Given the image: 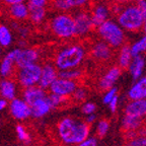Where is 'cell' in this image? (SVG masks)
Returning <instances> with one entry per match:
<instances>
[{
	"instance_id": "4316f807",
	"label": "cell",
	"mask_w": 146,
	"mask_h": 146,
	"mask_svg": "<svg viewBox=\"0 0 146 146\" xmlns=\"http://www.w3.org/2000/svg\"><path fill=\"white\" fill-rule=\"evenodd\" d=\"M130 50L132 53L133 57L134 56H140L143 53L146 52V35L135 41L130 45Z\"/></svg>"
},
{
	"instance_id": "7c38bea8",
	"label": "cell",
	"mask_w": 146,
	"mask_h": 146,
	"mask_svg": "<svg viewBox=\"0 0 146 146\" xmlns=\"http://www.w3.org/2000/svg\"><path fill=\"white\" fill-rule=\"evenodd\" d=\"M91 56L98 62H108L113 57V48L108 45L106 42L96 41L92 44L90 49Z\"/></svg>"
},
{
	"instance_id": "ffe728a7",
	"label": "cell",
	"mask_w": 146,
	"mask_h": 146,
	"mask_svg": "<svg viewBox=\"0 0 146 146\" xmlns=\"http://www.w3.org/2000/svg\"><path fill=\"white\" fill-rule=\"evenodd\" d=\"M47 96L46 91L44 88L40 87L39 85H34V86L25 87L23 91V98L31 106L36 100H41Z\"/></svg>"
},
{
	"instance_id": "f35d334b",
	"label": "cell",
	"mask_w": 146,
	"mask_h": 146,
	"mask_svg": "<svg viewBox=\"0 0 146 146\" xmlns=\"http://www.w3.org/2000/svg\"><path fill=\"white\" fill-rule=\"evenodd\" d=\"M49 0H27V4L30 6H40L46 7L48 4Z\"/></svg>"
},
{
	"instance_id": "30bf717a",
	"label": "cell",
	"mask_w": 146,
	"mask_h": 146,
	"mask_svg": "<svg viewBox=\"0 0 146 146\" xmlns=\"http://www.w3.org/2000/svg\"><path fill=\"white\" fill-rule=\"evenodd\" d=\"M40 59L39 51L35 48H18L15 59L16 68L27 66L31 64L38 63Z\"/></svg>"
},
{
	"instance_id": "d4e9b609",
	"label": "cell",
	"mask_w": 146,
	"mask_h": 146,
	"mask_svg": "<svg viewBox=\"0 0 146 146\" xmlns=\"http://www.w3.org/2000/svg\"><path fill=\"white\" fill-rule=\"evenodd\" d=\"M47 16L46 7L30 6L29 5V19L35 25H40L44 21Z\"/></svg>"
},
{
	"instance_id": "7bdbcfd3",
	"label": "cell",
	"mask_w": 146,
	"mask_h": 146,
	"mask_svg": "<svg viewBox=\"0 0 146 146\" xmlns=\"http://www.w3.org/2000/svg\"><path fill=\"white\" fill-rule=\"evenodd\" d=\"M27 0H2V2L4 3L5 5L9 6V5L12 4H16V3H21V2H25Z\"/></svg>"
},
{
	"instance_id": "44dd1931",
	"label": "cell",
	"mask_w": 146,
	"mask_h": 146,
	"mask_svg": "<svg viewBox=\"0 0 146 146\" xmlns=\"http://www.w3.org/2000/svg\"><path fill=\"white\" fill-rule=\"evenodd\" d=\"M127 69L129 70V73L133 80H136L141 77L143 75L144 69H145V60H144L143 56L142 55L134 56Z\"/></svg>"
},
{
	"instance_id": "4dcf8cb0",
	"label": "cell",
	"mask_w": 146,
	"mask_h": 146,
	"mask_svg": "<svg viewBox=\"0 0 146 146\" xmlns=\"http://www.w3.org/2000/svg\"><path fill=\"white\" fill-rule=\"evenodd\" d=\"M47 96H48V100L53 110L57 109L58 107L62 106L66 102V98H63V96H60L55 94H51V92H50V94H48Z\"/></svg>"
},
{
	"instance_id": "d6a6232c",
	"label": "cell",
	"mask_w": 146,
	"mask_h": 146,
	"mask_svg": "<svg viewBox=\"0 0 146 146\" xmlns=\"http://www.w3.org/2000/svg\"><path fill=\"white\" fill-rule=\"evenodd\" d=\"M73 98L76 102H84L87 98V90L83 87H76L74 92L72 94Z\"/></svg>"
},
{
	"instance_id": "484cf974",
	"label": "cell",
	"mask_w": 146,
	"mask_h": 146,
	"mask_svg": "<svg viewBox=\"0 0 146 146\" xmlns=\"http://www.w3.org/2000/svg\"><path fill=\"white\" fill-rule=\"evenodd\" d=\"M13 42V35L7 25H0V47L7 48Z\"/></svg>"
},
{
	"instance_id": "2e32d148",
	"label": "cell",
	"mask_w": 146,
	"mask_h": 146,
	"mask_svg": "<svg viewBox=\"0 0 146 146\" xmlns=\"http://www.w3.org/2000/svg\"><path fill=\"white\" fill-rule=\"evenodd\" d=\"M125 115L139 119L146 118V98L130 100V102L125 107Z\"/></svg>"
},
{
	"instance_id": "b9f144b4",
	"label": "cell",
	"mask_w": 146,
	"mask_h": 146,
	"mask_svg": "<svg viewBox=\"0 0 146 146\" xmlns=\"http://www.w3.org/2000/svg\"><path fill=\"white\" fill-rule=\"evenodd\" d=\"M96 121V114L87 115L86 118H85V122H86V123L88 124V125H91V124H94Z\"/></svg>"
},
{
	"instance_id": "8fae6325",
	"label": "cell",
	"mask_w": 146,
	"mask_h": 146,
	"mask_svg": "<svg viewBox=\"0 0 146 146\" xmlns=\"http://www.w3.org/2000/svg\"><path fill=\"white\" fill-rule=\"evenodd\" d=\"M91 21L94 23V27L102 25L106 21L110 19L111 14H112V9L107 3L105 2H96V4L92 5L90 10Z\"/></svg>"
},
{
	"instance_id": "52a82bcc",
	"label": "cell",
	"mask_w": 146,
	"mask_h": 146,
	"mask_svg": "<svg viewBox=\"0 0 146 146\" xmlns=\"http://www.w3.org/2000/svg\"><path fill=\"white\" fill-rule=\"evenodd\" d=\"M74 25H75V33L76 36L84 38L87 36L94 31V25L91 21L90 13L85 10H78L73 14Z\"/></svg>"
},
{
	"instance_id": "277c9868",
	"label": "cell",
	"mask_w": 146,
	"mask_h": 146,
	"mask_svg": "<svg viewBox=\"0 0 146 146\" xmlns=\"http://www.w3.org/2000/svg\"><path fill=\"white\" fill-rule=\"evenodd\" d=\"M96 34L100 40L111 46L113 49H118L126 43L125 31L116 21L108 19L96 27Z\"/></svg>"
},
{
	"instance_id": "f1b7e54d",
	"label": "cell",
	"mask_w": 146,
	"mask_h": 146,
	"mask_svg": "<svg viewBox=\"0 0 146 146\" xmlns=\"http://www.w3.org/2000/svg\"><path fill=\"white\" fill-rule=\"evenodd\" d=\"M15 134L17 139L19 141L23 142V143H29L31 141V135L29 131L27 130V128L23 125H17L15 127Z\"/></svg>"
},
{
	"instance_id": "9c48e42d",
	"label": "cell",
	"mask_w": 146,
	"mask_h": 146,
	"mask_svg": "<svg viewBox=\"0 0 146 146\" xmlns=\"http://www.w3.org/2000/svg\"><path fill=\"white\" fill-rule=\"evenodd\" d=\"M76 87H77V82L76 81L65 79V78L58 76L53 81V83L50 85L48 89L50 90L51 94H55L60 96H63V98H67V96H72Z\"/></svg>"
},
{
	"instance_id": "bcb514c9",
	"label": "cell",
	"mask_w": 146,
	"mask_h": 146,
	"mask_svg": "<svg viewBox=\"0 0 146 146\" xmlns=\"http://www.w3.org/2000/svg\"><path fill=\"white\" fill-rule=\"evenodd\" d=\"M126 3H135L137 1V0H125Z\"/></svg>"
},
{
	"instance_id": "3957f363",
	"label": "cell",
	"mask_w": 146,
	"mask_h": 146,
	"mask_svg": "<svg viewBox=\"0 0 146 146\" xmlns=\"http://www.w3.org/2000/svg\"><path fill=\"white\" fill-rule=\"evenodd\" d=\"M116 10L117 23L125 32L137 33L142 30V25L144 21V14L141 12L138 6L134 3L130 4H118Z\"/></svg>"
},
{
	"instance_id": "8992f818",
	"label": "cell",
	"mask_w": 146,
	"mask_h": 146,
	"mask_svg": "<svg viewBox=\"0 0 146 146\" xmlns=\"http://www.w3.org/2000/svg\"><path fill=\"white\" fill-rule=\"evenodd\" d=\"M42 66L39 63H34L27 66L17 68L15 71V80L23 88L38 85L41 76Z\"/></svg>"
},
{
	"instance_id": "f6af8a7d",
	"label": "cell",
	"mask_w": 146,
	"mask_h": 146,
	"mask_svg": "<svg viewBox=\"0 0 146 146\" xmlns=\"http://www.w3.org/2000/svg\"><path fill=\"white\" fill-rule=\"evenodd\" d=\"M142 30H143L144 34L146 35V16L144 17V21H143V25H142Z\"/></svg>"
},
{
	"instance_id": "83f0119b",
	"label": "cell",
	"mask_w": 146,
	"mask_h": 146,
	"mask_svg": "<svg viewBox=\"0 0 146 146\" xmlns=\"http://www.w3.org/2000/svg\"><path fill=\"white\" fill-rule=\"evenodd\" d=\"M58 76L62 78H65V79L76 81V80H78L82 76V71L78 67H76V68L65 69V70H59L58 71Z\"/></svg>"
},
{
	"instance_id": "836d02e7",
	"label": "cell",
	"mask_w": 146,
	"mask_h": 146,
	"mask_svg": "<svg viewBox=\"0 0 146 146\" xmlns=\"http://www.w3.org/2000/svg\"><path fill=\"white\" fill-rule=\"evenodd\" d=\"M52 5L59 12H66L70 9L69 5L67 4L66 0H53Z\"/></svg>"
},
{
	"instance_id": "7a4b0ae2",
	"label": "cell",
	"mask_w": 146,
	"mask_h": 146,
	"mask_svg": "<svg viewBox=\"0 0 146 146\" xmlns=\"http://www.w3.org/2000/svg\"><path fill=\"white\" fill-rule=\"evenodd\" d=\"M86 57V49L82 44H70L61 48L55 55L54 65L59 70L79 67Z\"/></svg>"
},
{
	"instance_id": "74e56055",
	"label": "cell",
	"mask_w": 146,
	"mask_h": 146,
	"mask_svg": "<svg viewBox=\"0 0 146 146\" xmlns=\"http://www.w3.org/2000/svg\"><path fill=\"white\" fill-rule=\"evenodd\" d=\"M76 146H98V140L96 137H86L84 140L77 144Z\"/></svg>"
},
{
	"instance_id": "603a6c76",
	"label": "cell",
	"mask_w": 146,
	"mask_h": 146,
	"mask_svg": "<svg viewBox=\"0 0 146 146\" xmlns=\"http://www.w3.org/2000/svg\"><path fill=\"white\" fill-rule=\"evenodd\" d=\"M143 119L125 115L122 119V127L126 132H136L142 127Z\"/></svg>"
},
{
	"instance_id": "ac0fdd59",
	"label": "cell",
	"mask_w": 146,
	"mask_h": 146,
	"mask_svg": "<svg viewBox=\"0 0 146 146\" xmlns=\"http://www.w3.org/2000/svg\"><path fill=\"white\" fill-rule=\"evenodd\" d=\"M17 94V82L10 77L0 80V96L6 100H11L16 98Z\"/></svg>"
},
{
	"instance_id": "9a60e30c",
	"label": "cell",
	"mask_w": 146,
	"mask_h": 146,
	"mask_svg": "<svg viewBox=\"0 0 146 146\" xmlns=\"http://www.w3.org/2000/svg\"><path fill=\"white\" fill-rule=\"evenodd\" d=\"M122 75V69L119 66H113L106 71L98 82V87L102 90L106 91L115 85L117 81L120 79Z\"/></svg>"
},
{
	"instance_id": "7402d4cb",
	"label": "cell",
	"mask_w": 146,
	"mask_h": 146,
	"mask_svg": "<svg viewBox=\"0 0 146 146\" xmlns=\"http://www.w3.org/2000/svg\"><path fill=\"white\" fill-rule=\"evenodd\" d=\"M8 11L10 16L17 21L29 19V4L25 2L9 5Z\"/></svg>"
},
{
	"instance_id": "e0dca14e",
	"label": "cell",
	"mask_w": 146,
	"mask_h": 146,
	"mask_svg": "<svg viewBox=\"0 0 146 146\" xmlns=\"http://www.w3.org/2000/svg\"><path fill=\"white\" fill-rule=\"evenodd\" d=\"M48 96V94H47ZM46 96L45 98H41V100H36L34 104L30 106L31 108V117L35 119H42L46 117L49 113L52 111V107H51L50 103L48 100V96Z\"/></svg>"
},
{
	"instance_id": "ab89813d",
	"label": "cell",
	"mask_w": 146,
	"mask_h": 146,
	"mask_svg": "<svg viewBox=\"0 0 146 146\" xmlns=\"http://www.w3.org/2000/svg\"><path fill=\"white\" fill-rule=\"evenodd\" d=\"M108 105H109L111 112H112V113H116L117 109H118V106H119V96H118V94H117L116 96H114V98H113V100H111V102H110Z\"/></svg>"
},
{
	"instance_id": "4fadbf2b",
	"label": "cell",
	"mask_w": 146,
	"mask_h": 146,
	"mask_svg": "<svg viewBox=\"0 0 146 146\" xmlns=\"http://www.w3.org/2000/svg\"><path fill=\"white\" fill-rule=\"evenodd\" d=\"M18 48L9 51L0 60V76L2 78L11 77L15 72V59Z\"/></svg>"
},
{
	"instance_id": "1f68e13d",
	"label": "cell",
	"mask_w": 146,
	"mask_h": 146,
	"mask_svg": "<svg viewBox=\"0 0 146 146\" xmlns=\"http://www.w3.org/2000/svg\"><path fill=\"white\" fill-rule=\"evenodd\" d=\"M126 146H146V136L136 135L129 139Z\"/></svg>"
},
{
	"instance_id": "5b68a950",
	"label": "cell",
	"mask_w": 146,
	"mask_h": 146,
	"mask_svg": "<svg viewBox=\"0 0 146 146\" xmlns=\"http://www.w3.org/2000/svg\"><path fill=\"white\" fill-rule=\"evenodd\" d=\"M50 29L55 36L63 41L72 40L76 36L73 15L67 12H58L50 21Z\"/></svg>"
},
{
	"instance_id": "7dc6e473",
	"label": "cell",
	"mask_w": 146,
	"mask_h": 146,
	"mask_svg": "<svg viewBox=\"0 0 146 146\" xmlns=\"http://www.w3.org/2000/svg\"><path fill=\"white\" fill-rule=\"evenodd\" d=\"M3 57V52H2V48L0 47V60H1V58Z\"/></svg>"
},
{
	"instance_id": "ba28073f",
	"label": "cell",
	"mask_w": 146,
	"mask_h": 146,
	"mask_svg": "<svg viewBox=\"0 0 146 146\" xmlns=\"http://www.w3.org/2000/svg\"><path fill=\"white\" fill-rule=\"evenodd\" d=\"M8 108L12 118L17 121H25L31 118V108L23 98H14L9 100Z\"/></svg>"
},
{
	"instance_id": "6da1fadb",
	"label": "cell",
	"mask_w": 146,
	"mask_h": 146,
	"mask_svg": "<svg viewBox=\"0 0 146 146\" xmlns=\"http://www.w3.org/2000/svg\"><path fill=\"white\" fill-rule=\"evenodd\" d=\"M90 125L85 121L66 117L57 124V134L60 141L65 145H77L89 136Z\"/></svg>"
},
{
	"instance_id": "d6986e66",
	"label": "cell",
	"mask_w": 146,
	"mask_h": 146,
	"mask_svg": "<svg viewBox=\"0 0 146 146\" xmlns=\"http://www.w3.org/2000/svg\"><path fill=\"white\" fill-rule=\"evenodd\" d=\"M134 83L128 90L129 100H143L146 98V76H141L134 80Z\"/></svg>"
},
{
	"instance_id": "5bb4252c",
	"label": "cell",
	"mask_w": 146,
	"mask_h": 146,
	"mask_svg": "<svg viewBox=\"0 0 146 146\" xmlns=\"http://www.w3.org/2000/svg\"><path fill=\"white\" fill-rule=\"evenodd\" d=\"M57 77L58 69L56 68L54 63H45L42 66L41 76H40L38 85L46 90V89H48L50 87V85L52 84L53 81Z\"/></svg>"
},
{
	"instance_id": "ee69618b",
	"label": "cell",
	"mask_w": 146,
	"mask_h": 146,
	"mask_svg": "<svg viewBox=\"0 0 146 146\" xmlns=\"http://www.w3.org/2000/svg\"><path fill=\"white\" fill-rule=\"evenodd\" d=\"M7 107H8V100L3 98H0V112L4 111Z\"/></svg>"
},
{
	"instance_id": "8d00e7d4",
	"label": "cell",
	"mask_w": 146,
	"mask_h": 146,
	"mask_svg": "<svg viewBox=\"0 0 146 146\" xmlns=\"http://www.w3.org/2000/svg\"><path fill=\"white\" fill-rule=\"evenodd\" d=\"M66 2L69 5L70 9L72 8L81 9L88 4L89 0H66Z\"/></svg>"
},
{
	"instance_id": "cb8c5ba5",
	"label": "cell",
	"mask_w": 146,
	"mask_h": 146,
	"mask_svg": "<svg viewBox=\"0 0 146 146\" xmlns=\"http://www.w3.org/2000/svg\"><path fill=\"white\" fill-rule=\"evenodd\" d=\"M133 58V55L131 53L130 46L124 44L122 47H120V51L118 54V66L121 69H127L129 64L131 63Z\"/></svg>"
},
{
	"instance_id": "60d3db41",
	"label": "cell",
	"mask_w": 146,
	"mask_h": 146,
	"mask_svg": "<svg viewBox=\"0 0 146 146\" xmlns=\"http://www.w3.org/2000/svg\"><path fill=\"white\" fill-rule=\"evenodd\" d=\"M135 4L141 10V12L144 14V16H146V0H137Z\"/></svg>"
},
{
	"instance_id": "f546056e",
	"label": "cell",
	"mask_w": 146,
	"mask_h": 146,
	"mask_svg": "<svg viewBox=\"0 0 146 146\" xmlns=\"http://www.w3.org/2000/svg\"><path fill=\"white\" fill-rule=\"evenodd\" d=\"M110 131V122L106 119L100 120L96 123V133L98 137H105Z\"/></svg>"
},
{
	"instance_id": "e575fe53",
	"label": "cell",
	"mask_w": 146,
	"mask_h": 146,
	"mask_svg": "<svg viewBox=\"0 0 146 146\" xmlns=\"http://www.w3.org/2000/svg\"><path fill=\"white\" fill-rule=\"evenodd\" d=\"M117 94H118V89H117V87L113 86V87H111V88L107 89L103 96V103L105 104V105H108V104L114 98V96H116Z\"/></svg>"
},
{
	"instance_id": "d590c367",
	"label": "cell",
	"mask_w": 146,
	"mask_h": 146,
	"mask_svg": "<svg viewBox=\"0 0 146 146\" xmlns=\"http://www.w3.org/2000/svg\"><path fill=\"white\" fill-rule=\"evenodd\" d=\"M96 105L91 102H87V103H84L81 106V113L85 116L90 114H96Z\"/></svg>"
}]
</instances>
